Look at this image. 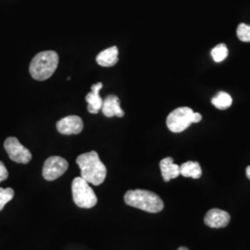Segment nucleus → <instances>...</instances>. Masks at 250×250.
Returning a JSON list of instances; mask_svg holds the SVG:
<instances>
[{"label":"nucleus","mask_w":250,"mask_h":250,"mask_svg":"<svg viewBox=\"0 0 250 250\" xmlns=\"http://www.w3.org/2000/svg\"><path fill=\"white\" fill-rule=\"evenodd\" d=\"M57 129L65 135L80 134L83 129V120L79 116L70 115L60 120L57 123Z\"/></svg>","instance_id":"6e6552de"},{"label":"nucleus","mask_w":250,"mask_h":250,"mask_svg":"<svg viewBox=\"0 0 250 250\" xmlns=\"http://www.w3.org/2000/svg\"><path fill=\"white\" fill-rule=\"evenodd\" d=\"M119 50L117 46H111L101 51L97 56V62L102 67H112L119 62Z\"/></svg>","instance_id":"ddd939ff"},{"label":"nucleus","mask_w":250,"mask_h":250,"mask_svg":"<svg viewBox=\"0 0 250 250\" xmlns=\"http://www.w3.org/2000/svg\"><path fill=\"white\" fill-rule=\"evenodd\" d=\"M59 55L48 50L36 54L30 64L31 76L37 81L47 80L53 75L58 68Z\"/></svg>","instance_id":"7ed1b4c3"},{"label":"nucleus","mask_w":250,"mask_h":250,"mask_svg":"<svg viewBox=\"0 0 250 250\" xmlns=\"http://www.w3.org/2000/svg\"><path fill=\"white\" fill-rule=\"evenodd\" d=\"M125 202L128 206L150 213H158L164 208V203L157 194L148 190H129L125 195Z\"/></svg>","instance_id":"f03ea898"},{"label":"nucleus","mask_w":250,"mask_h":250,"mask_svg":"<svg viewBox=\"0 0 250 250\" xmlns=\"http://www.w3.org/2000/svg\"><path fill=\"white\" fill-rule=\"evenodd\" d=\"M102 112L106 117H124L125 111L122 109L120 105V99L114 95L107 96L105 100H103L102 105Z\"/></svg>","instance_id":"9b49d317"},{"label":"nucleus","mask_w":250,"mask_h":250,"mask_svg":"<svg viewBox=\"0 0 250 250\" xmlns=\"http://www.w3.org/2000/svg\"><path fill=\"white\" fill-rule=\"evenodd\" d=\"M228 48L225 44L216 45L211 50V57L215 62H222L228 57Z\"/></svg>","instance_id":"dca6fc26"},{"label":"nucleus","mask_w":250,"mask_h":250,"mask_svg":"<svg viewBox=\"0 0 250 250\" xmlns=\"http://www.w3.org/2000/svg\"><path fill=\"white\" fill-rule=\"evenodd\" d=\"M69 168V163L59 156L49 157L43 166V177L46 181H54L60 178Z\"/></svg>","instance_id":"0eeeda50"},{"label":"nucleus","mask_w":250,"mask_h":250,"mask_svg":"<svg viewBox=\"0 0 250 250\" xmlns=\"http://www.w3.org/2000/svg\"><path fill=\"white\" fill-rule=\"evenodd\" d=\"M202 120L200 113L195 112L191 107H181L171 111L167 117V127L172 133H182L192 124Z\"/></svg>","instance_id":"20e7f679"},{"label":"nucleus","mask_w":250,"mask_h":250,"mask_svg":"<svg viewBox=\"0 0 250 250\" xmlns=\"http://www.w3.org/2000/svg\"><path fill=\"white\" fill-rule=\"evenodd\" d=\"M103 87L102 83H95L91 86V92L88 93L85 97V100L87 102V110L92 114H97L99 110L102 108L103 99L99 96V91Z\"/></svg>","instance_id":"9d476101"},{"label":"nucleus","mask_w":250,"mask_h":250,"mask_svg":"<svg viewBox=\"0 0 250 250\" xmlns=\"http://www.w3.org/2000/svg\"><path fill=\"white\" fill-rule=\"evenodd\" d=\"M189 250L188 248H186V247H180L178 250Z\"/></svg>","instance_id":"412c9836"},{"label":"nucleus","mask_w":250,"mask_h":250,"mask_svg":"<svg viewBox=\"0 0 250 250\" xmlns=\"http://www.w3.org/2000/svg\"><path fill=\"white\" fill-rule=\"evenodd\" d=\"M9 177V172L2 161H0V183L7 180Z\"/></svg>","instance_id":"6ab92c4d"},{"label":"nucleus","mask_w":250,"mask_h":250,"mask_svg":"<svg viewBox=\"0 0 250 250\" xmlns=\"http://www.w3.org/2000/svg\"><path fill=\"white\" fill-rule=\"evenodd\" d=\"M162 178L165 182H170L171 179H175L181 175L180 173V166L173 162V159L168 157L163 159L160 162Z\"/></svg>","instance_id":"f8f14e48"},{"label":"nucleus","mask_w":250,"mask_h":250,"mask_svg":"<svg viewBox=\"0 0 250 250\" xmlns=\"http://www.w3.org/2000/svg\"><path fill=\"white\" fill-rule=\"evenodd\" d=\"M14 197V190L12 188H0V211L4 208L5 205L12 200Z\"/></svg>","instance_id":"f3484780"},{"label":"nucleus","mask_w":250,"mask_h":250,"mask_svg":"<svg viewBox=\"0 0 250 250\" xmlns=\"http://www.w3.org/2000/svg\"><path fill=\"white\" fill-rule=\"evenodd\" d=\"M72 192L73 202L79 208H91L98 203V197L93 188L82 177H76L72 181Z\"/></svg>","instance_id":"39448f33"},{"label":"nucleus","mask_w":250,"mask_h":250,"mask_svg":"<svg viewBox=\"0 0 250 250\" xmlns=\"http://www.w3.org/2000/svg\"><path fill=\"white\" fill-rule=\"evenodd\" d=\"M246 173H247V177L250 180V166L247 167V170H246Z\"/></svg>","instance_id":"aec40b11"},{"label":"nucleus","mask_w":250,"mask_h":250,"mask_svg":"<svg viewBox=\"0 0 250 250\" xmlns=\"http://www.w3.org/2000/svg\"><path fill=\"white\" fill-rule=\"evenodd\" d=\"M231 217L228 212L220 208L208 210L204 218V223L210 228H224L230 223Z\"/></svg>","instance_id":"1a4fd4ad"},{"label":"nucleus","mask_w":250,"mask_h":250,"mask_svg":"<svg viewBox=\"0 0 250 250\" xmlns=\"http://www.w3.org/2000/svg\"><path fill=\"white\" fill-rule=\"evenodd\" d=\"M180 173L184 177L199 179L202 175V169L197 161H187L180 166Z\"/></svg>","instance_id":"4468645a"},{"label":"nucleus","mask_w":250,"mask_h":250,"mask_svg":"<svg viewBox=\"0 0 250 250\" xmlns=\"http://www.w3.org/2000/svg\"><path fill=\"white\" fill-rule=\"evenodd\" d=\"M76 163L81 169V177L89 184L99 186L103 184L107 176V168L100 161L96 151L83 153L76 159Z\"/></svg>","instance_id":"f257e3e1"},{"label":"nucleus","mask_w":250,"mask_h":250,"mask_svg":"<svg viewBox=\"0 0 250 250\" xmlns=\"http://www.w3.org/2000/svg\"><path fill=\"white\" fill-rule=\"evenodd\" d=\"M237 37L242 42H250V25L240 23L237 27Z\"/></svg>","instance_id":"a211bd4d"},{"label":"nucleus","mask_w":250,"mask_h":250,"mask_svg":"<svg viewBox=\"0 0 250 250\" xmlns=\"http://www.w3.org/2000/svg\"><path fill=\"white\" fill-rule=\"evenodd\" d=\"M4 147L11 161L27 164L32 160V154L30 150L20 143L16 137H8L4 143Z\"/></svg>","instance_id":"423d86ee"},{"label":"nucleus","mask_w":250,"mask_h":250,"mask_svg":"<svg viewBox=\"0 0 250 250\" xmlns=\"http://www.w3.org/2000/svg\"><path fill=\"white\" fill-rule=\"evenodd\" d=\"M211 103L219 109H225L232 105V97L225 92H220L212 99Z\"/></svg>","instance_id":"2eb2a0df"}]
</instances>
